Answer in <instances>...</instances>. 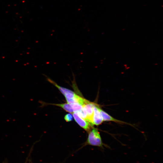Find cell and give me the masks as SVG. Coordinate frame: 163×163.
I'll use <instances>...</instances> for the list:
<instances>
[{
	"label": "cell",
	"mask_w": 163,
	"mask_h": 163,
	"mask_svg": "<svg viewBox=\"0 0 163 163\" xmlns=\"http://www.w3.org/2000/svg\"><path fill=\"white\" fill-rule=\"evenodd\" d=\"M65 120L67 122L72 121L73 120V115L70 113L66 114L64 117Z\"/></svg>",
	"instance_id": "8"
},
{
	"label": "cell",
	"mask_w": 163,
	"mask_h": 163,
	"mask_svg": "<svg viewBox=\"0 0 163 163\" xmlns=\"http://www.w3.org/2000/svg\"><path fill=\"white\" fill-rule=\"evenodd\" d=\"M72 115L75 122L81 127L87 131H89L92 126L88 121L81 117L76 112H73Z\"/></svg>",
	"instance_id": "3"
},
{
	"label": "cell",
	"mask_w": 163,
	"mask_h": 163,
	"mask_svg": "<svg viewBox=\"0 0 163 163\" xmlns=\"http://www.w3.org/2000/svg\"><path fill=\"white\" fill-rule=\"evenodd\" d=\"M51 104L59 107L66 111L69 113H73L74 112L71 106L68 103L61 104Z\"/></svg>",
	"instance_id": "6"
},
{
	"label": "cell",
	"mask_w": 163,
	"mask_h": 163,
	"mask_svg": "<svg viewBox=\"0 0 163 163\" xmlns=\"http://www.w3.org/2000/svg\"><path fill=\"white\" fill-rule=\"evenodd\" d=\"M100 108L99 106L96 104L94 106L92 122L93 125H100L104 121L99 110Z\"/></svg>",
	"instance_id": "4"
},
{
	"label": "cell",
	"mask_w": 163,
	"mask_h": 163,
	"mask_svg": "<svg viewBox=\"0 0 163 163\" xmlns=\"http://www.w3.org/2000/svg\"><path fill=\"white\" fill-rule=\"evenodd\" d=\"M70 104L74 112H78L81 111L83 108V106L78 103H73Z\"/></svg>",
	"instance_id": "7"
},
{
	"label": "cell",
	"mask_w": 163,
	"mask_h": 163,
	"mask_svg": "<svg viewBox=\"0 0 163 163\" xmlns=\"http://www.w3.org/2000/svg\"><path fill=\"white\" fill-rule=\"evenodd\" d=\"M96 103L87 100L83 106L85 109L87 115V121L93 126L92 118L94 113V108Z\"/></svg>",
	"instance_id": "2"
},
{
	"label": "cell",
	"mask_w": 163,
	"mask_h": 163,
	"mask_svg": "<svg viewBox=\"0 0 163 163\" xmlns=\"http://www.w3.org/2000/svg\"><path fill=\"white\" fill-rule=\"evenodd\" d=\"M99 110L102 117L103 121H113L121 124H129L128 123L126 122L115 118L107 113L104 111L100 108V107L99 108Z\"/></svg>",
	"instance_id": "5"
},
{
	"label": "cell",
	"mask_w": 163,
	"mask_h": 163,
	"mask_svg": "<svg viewBox=\"0 0 163 163\" xmlns=\"http://www.w3.org/2000/svg\"><path fill=\"white\" fill-rule=\"evenodd\" d=\"M86 144L103 147L104 144L97 129L94 128L90 131Z\"/></svg>",
	"instance_id": "1"
}]
</instances>
